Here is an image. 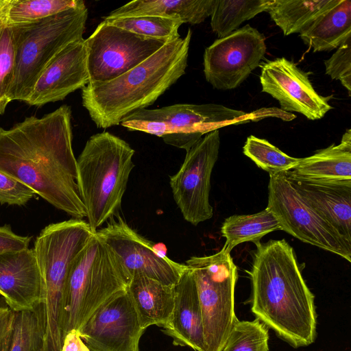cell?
Returning a JSON list of instances; mask_svg holds the SVG:
<instances>
[{"instance_id":"23","label":"cell","mask_w":351,"mask_h":351,"mask_svg":"<svg viewBox=\"0 0 351 351\" xmlns=\"http://www.w3.org/2000/svg\"><path fill=\"white\" fill-rule=\"evenodd\" d=\"M215 3V0H135L112 10L103 19L158 16L196 25L210 16Z\"/></svg>"},{"instance_id":"28","label":"cell","mask_w":351,"mask_h":351,"mask_svg":"<svg viewBox=\"0 0 351 351\" xmlns=\"http://www.w3.org/2000/svg\"><path fill=\"white\" fill-rule=\"evenodd\" d=\"M82 0H4L8 24L19 25L40 21L74 8Z\"/></svg>"},{"instance_id":"35","label":"cell","mask_w":351,"mask_h":351,"mask_svg":"<svg viewBox=\"0 0 351 351\" xmlns=\"http://www.w3.org/2000/svg\"><path fill=\"white\" fill-rule=\"evenodd\" d=\"M36 194L28 186L0 171V204L23 206Z\"/></svg>"},{"instance_id":"5","label":"cell","mask_w":351,"mask_h":351,"mask_svg":"<svg viewBox=\"0 0 351 351\" xmlns=\"http://www.w3.org/2000/svg\"><path fill=\"white\" fill-rule=\"evenodd\" d=\"M113 250L95 233L75 258L66 280L64 334L78 330L103 304L128 288Z\"/></svg>"},{"instance_id":"4","label":"cell","mask_w":351,"mask_h":351,"mask_svg":"<svg viewBox=\"0 0 351 351\" xmlns=\"http://www.w3.org/2000/svg\"><path fill=\"white\" fill-rule=\"evenodd\" d=\"M135 151L108 132L91 136L77 160V183L93 233L117 215L134 167Z\"/></svg>"},{"instance_id":"31","label":"cell","mask_w":351,"mask_h":351,"mask_svg":"<svg viewBox=\"0 0 351 351\" xmlns=\"http://www.w3.org/2000/svg\"><path fill=\"white\" fill-rule=\"evenodd\" d=\"M4 0L0 3V114L12 101L11 88L16 68V49L12 26L4 12Z\"/></svg>"},{"instance_id":"3","label":"cell","mask_w":351,"mask_h":351,"mask_svg":"<svg viewBox=\"0 0 351 351\" xmlns=\"http://www.w3.org/2000/svg\"><path fill=\"white\" fill-rule=\"evenodd\" d=\"M192 32L167 43L149 58L110 81L82 88V105L98 128L120 124L131 113L147 108L184 73Z\"/></svg>"},{"instance_id":"29","label":"cell","mask_w":351,"mask_h":351,"mask_svg":"<svg viewBox=\"0 0 351 351\" xmlns=\"http://www.w3.org/2000/svg\"><path fill=\"white\" fill-rule=\"evenodd\" d=\"M43 325L40 306L14 312L8 351H42Z\"/></svg>"},{"instance_id":"20","label":"cell","mask_w":351,"mask_h":351,"mask_svg":"<svg viewBox=\"0 0 351 351\" xmlns=\"http://www.w3.org/2000/svg\"><path fill=\"white\" fill-rule=\"evenodd\" d=\"M163 332L176 346L204 351L201 308L192 269L188 268L174 286V306Z\"/></svg>"},{"instance_id":"17","label":"cell","mask_w":351,"mask_h":351,"mask_svg":"<svg viewBox=\"0 0 351 351\" xmlns=\"http://www.w3.org/2000/svg\"><path fill=\"white\" fill-rule=\"evenodd\" d=\"M89 83L84 39L72 42L43 69L24 102L41 106L64 99Z\"/></svg>"},{"instance_id":"40","label":"cell","mask_w":351,"mask_h":351,"mask_svg":"<svg viewBox=\"0 0 351 351\" xmlns=\"http://www.w3.org/2000/svg\"><path fill=\"white\" fill-rule=\"evenodd\" d=\"M0 3H1V0H0Z\"/></svg>"},{"instance_id":"16","label":"cell","mask_w":351,"mask_h":351,"mask_svg":"<svg viewBox=\"0 0 351 351\" xmlns=\"http://www.w3.org/2000/svg\"><path fill=\"white\" fill-rule=\"evenodd\" d=\"M262 91L278 101L281 110L299 112L310 120L320 119L332 108L330 97L319 95L308 73L285 58L268 60L261 64Z\"/></svg>"},{"instance_id":"25","label":"cell","mask_w":351,"mask_h":351,"mask_svg":"<svg viewBox=\"0 0 351 351\" xmlns=\"http://www.w3.org/2000/svg\"><path fill=\"white\" fill-rule=\"evenodd\" d=\"M341 0H272L267 12L284 35L300 33Z\"/></svg>"},{"instance_id":"6","label":"cell","mask_w":351,"mask_h":351,"mask_svg":"<svg viewBox=\"0 0 351 351\" xmlns=\"http://www.w3.org/2000/svg\"><path fill=\"white\" fill-rule=\"evenodd\" d=\"M94 234L88 222L73 218L48 225L35 240L33 250L43 287V323L47 334L62 331L68 274L75 258Z\"/></svg>"},{"instance_id":"36","label":"cell","mask_w":351,"mask_h":351,"mask_svg":"<svg viewBox=\"0 0 351 351\" xmlns=\"http://www.w3.org/2000/svg\"><path fill=\"white\" fill-rule=\"evenodd\" d=\"M31 239L16 234L9 225L0 226V253L28 248Z\"/></svg>"},{"instance_id":"8","label":"cell","mask_w":351,"mask_h":351,"mask_svg":"<svg viewBox=\"0 0 351 351\" xmlns=\"http://www.w3.org/2000/svg\"><path fill=\"white\" fill-rule=\"evenodd\" d=\"M255 115L217 104H177L135 111L120 124L130 131L161 137L166 144L187 151L208 132L256 120Z\"/></svg>"},{"instance_id":"30","label":"cell","mask_w":351,"mask_h":351,"mask_svg":"<svg viewBox=\"0 0 351 351\" xmlns=\"http://www.w3.org/2000/svg\"><path fill=\"white\" fill-rule=\"evenodd\" d=\"M114 26L147 38L165 43L180 38L178 29L182 21L158 16H139L103 20Z\"/></svg>"},{"instance_id":"9","label":"cell","mask_w":351,"mask_h":351,"mask_svg":"<svg viewBox=\"0 0 351 351\" xmlns=\"http://www.w3.org/2000/svg\"><path fill=\"white\" fill-rule=\"evenodd\" d=\"M192 269L201 308L204 351H222L234 321L237 267L223 247L212 255L191 256Z\"/></svg>"},{"instance_id":"38","label":"cell","mask_w":351,"mask_h":351,"mask_svg":"<svg viewBox=\"0 0 351 351\" xmlns=\"http://www.w3.org/2000/svg\"><path fill=\"white\" fill-rule=\"evenodd\" d=\"M14 311L9 307H0V342L12 329Z\"/></svg>"},{"instance_id":"12","label":"cell","mask_w":351,"mask_h":351,"mask_svg":"<svg viewBox=\"0 0 351 351\" xmlns=\"http://www.w3.org/2000/svg\"><path fill=\"white\" fill-rule=\"evenodd\" d=\"M220 147L219 130L205 134L186 152L180 169L170 177L176 204L184 219L193 226L213 216L210 204V178Z\"/></svg>"},{"instance_id":"2","label":"cell","mask_w":351,"mask_h":351,"mask_svg":"<svg viewBox=\"0 0 351 351\" xmlns=\"http://www.w3.org/2000/svg\"><path fill=\"white\" fill-rule=\"evenodd\" d=\"M254 244L248 271L252 313L293 348L311 344L317 324L314 295L293 247L285 239Z\"/></svg>"},{"instance_id":"27","label":"cell","mask_w":351,"mask_h":351,"mask_svg":"<svg viewBox=\"0 0 351 351\" xmlns=\"http://www.w3.org/2000/svg\"><path fill=\"white\" fill-rule=\"evenodd\" d=\"M272 0H215L210 25L219 38L239 29L242 23L266 12Z\"/></svg>"},{"instance_id":"18","label":"cell","mask_w":351,"mask_h":351,"mask_svg":"<svg viewBox=\"0 0 351 351\" xmlns=\"http://www.w3.org/2000/svg\"><path fill=\"white\" fill-rule=\"evenodd\" d=\"M0 295L14 312L40 306L42 280L33 249L0 253Z\"/></svg>"},{"instance_id":"22","label":"cell","mask_w":351,"mask_h":351,"mask_svg":"<svg viewBox=\"0 0 351 351\" xmlns=\"http://www.w3.org/2000/svg\"><path fill=\"white\" fill-rule=\"evenodd\" d=\"M285 173L308 180H351V130L348 129L338 145L319 149L312 156L300 159Z\"/></svg>"},{"instance_id":"37","label":"cell","mask_w":351,"mask_h":351,"mask_svg":"<svg viewBox=\"0 0 351 351\" xmlns=\"http://www.w3.org/2000/svg\"><path fill=\"white\" fill-rule=\"evenodd\" d=\"M61 351H90L77 330L68 332L63 340Z\"/></svg>"},{"instance_id":"15","label":"cell","mask_w":351,"mask_h":351,"mask_svg":"<svg viewBox=\"0 0 351 351\" xmlns=\"http://www.w3.org/2000/svg\"><path fill=\"white\" fill-rule=\"evenodd\" d=\"M145 330L126 289L103 304L77 331L90 351H139Z\"/></svg>"},{"instance_id":"10","label":"cell","mask_w":351,"mask_h":351,"mask_svg":"<svg viewBox=\"0 0 351 351\" xmlns=\"http://www.w3.org/2000/svg\"><path fill=\"white\" fill-rule=\"evenodd\" d=\"M267 209L281 230L300 241L351 262V243L298 193L285 173L269 174Z\"/></svg>"},{"instance_id":"14","label":"cell","mask_w":351,"mask_h":351,"mask_svg":"<svg viewBox=\"0 0 351 351\" xmlns=\"http://www.w3.org/2000/svg\"><path fill=\"white\" fill-rule=\"evenodd\" d=\"M116 217L96 234L118 256L129 283L134 276L140 274L175 286L188 266L160 256L152 241L132 228L119 215Z\"/></svg>"},{"instance_id":"11","label":"cell","mask_w":351,"mask_h":351,"mask_svg":"<svg viewBox=\"0 0 351 351\" xmlns=\"http://www.w3.org/2000/svg\"><path fill=\"white\" fill-rule=\"evenodd\" d=\"M166 43L101 21L84 39L89 83L115 79L149 58Z\"/></svg>"},{"instance_id":"32","label":"cell","mask_w":351,"mask_h":351,"mask_svg":"<svg viewBox=\"0 0 351 351\" xmlns=\"http://www.w3.org/2000/svg\"><path fill=\"white\" fill-rule=\"evenodd\" d=\"M243 152L259 168L269 174L289 171L300 159L287 155L267 140L253 135L247 138Z\"/></svg>"},{"instance_id":"26","label":"cell","mask_w":351,"mask_h":351,"mask_svg":"<svg viewBox=\"0 0 351 351\" xmlns=\"http://www.w3.org/2000/svg\"><path fill=\"white\" fill-rule=\"evenodd\" d=\"M279 230V223L267 208L252 215H234L225 219L221 227V235L226 239L223 247L230 252L239 244L256 243L265 235Z\"/></svg>"},{"instance_id":"19","label":"cell","mask_w":351,"mask_h":351,"mask_svg":"<svg viewBox=\"0 0 351 351\" xmlns=\"http://www.w3.org/2000/svg\"><path fill=\"white\" fill-rule=\"evenodd\" d=\"M285 173L302 197L351 243V180H308Z\"/></svg>"},{"instance_id":"34","label":"cell","mask_w":351,"mask_h":351,"mask_svg":"<svg viewBox=\"0 0 351 351\" xmlns=\"http://www.w3.org/2000/svg\"><path fill=\"white\" fill-rule=\"evenodd\" d=\"M326 73L333 80H339L351 93V38L337 51L328 60L324 61Z\"/></svg>"},{"instance_id":"39","label":"cell","mask_w":351,"mask_h":351,"mask_svg":"<svg viewBox=\"0 0 351 351\" xmlns=\"http://www.w3.org/2000/svg\"><path fill=\"white\" fill-rule=\"evenodd\" d=\"M10 332L0 342V351H8L10 339Z\"/></svg>"},{"instance_id":"24","label":"cell","mask_w":351,"mask_h":351,"mask_svg":"<svg viewBox=\"0 0 351 351\" xmlns=\"http://www.w3.org/2000/svg\"><path fill=\"white\" fill-rule=\"evenodd\" d=\"M314 52L330 51L351 38V1L341 0L300 33Z\"/></svg>"},{"instance_id":"21","label":"cell","mask_w":351,"mask_h":351,"mask_svg":"<svg viewBox=\"0 0 351 351\" xmlns=\"http://www.w3.org/2000/svg\"><path fill=\"white\" fill-rule=\"evenodd\" d=\"M141 328L167 326L174 306V286L143 275H135L128 285Z\"/></svg>"},{"instance_id":"13","label":"cell","mask_w":351,"mask_h":351,"mask_svg":"<svg viewBox=\"0 0 351 351\" xmlns=\"http://www.w3.org/2000/svg\"><path fill=\"white\" fill-rule=\"evenodd\" d=\"M265 36L250 25L217 39L204 53V73L214 88L238 87L260 64L266 52Z\"/></svg>"},{"instance_id":"1","label":"cell","mask_w":351,"mask_h":351,"mask_svg":"<svg viewBox=\"0 0 351 351\" xmlns=\"http://www.w3.org/2000/svg\"><path fill=\"white\" fill-rule=\"evenodd\" d=\"M71 110L63 105L38 118L31 116L0 128V171L20 180L56 208L86 217L72 147Z\"/></svg>"},{"instance_id":"33","label":"cell","mask_w":351,"mask_h":351,"mask_svg":"<svg viewBox=\"0 0 351 351\" xmlns=\"http://www.w3.org/2000/svg\"><path fill=\"white\" fill-rule=\"evenodd\" d=\"M268 327L258 319L239 321L231 328L222 351H268Z\"/></svg>"},{"instance_id":"7","label":"cell","mask_w":351,"mask_h":351,"mask_svg":"<svg viewBox=\"0 0 351 351\" xmlns=\"http://www.w3.org/2000/svg\"><path fill=\"white\" fill-rule=\"evenodd\" d=\"M87 18L88 9L83 2L40 21L10 25L16 49L12 101H24L51 60L69 43L84 39Z\"/></svg>"}]
</instances>
